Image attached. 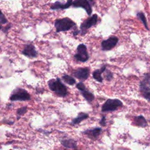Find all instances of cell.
Here are the masks:
<instances>
[{
  "instance_id": "1",
  "label": "cell",
  "mask_w": 150,
  "mask_h": 150,
  "mask_svg": "<svg viewBox=\"0 0 150 150\" xmlns=\"http://www.w3.org/2000/svg\"><path fill=\"white\" fill-rule=\"evenodd\" d=\"M48 86L50 90L54 92L59 97H65L67 94V90L59 78L51 79L48 83Z\"/></svg>"
},
{
  "instance_id": "2",
  "label": "cell",
  "mask_w": 150,
  "mask_h": 150,
  "mask_svg": "<svg viewBox=\"0 0 150 150\" xmlns=\"http://www.w3.org/2000/svg\"><path fill=\"white\" fill-rule=\"evenodd\" d=\"M30 100V96L28 92L21 88H16L13 90L11 97L10 100L13 101H28Z\"/></svg>"
},
{
  "instance_id": "3",
  "label": "cell",
  "mask_w": 150,
  "mask_h": 150,
  "mask_svg": "<svg viewBox=\"0 0 150 150\" xmlns=\"http://www.w3.org/2000/svg\"><path fill=\"white\" fill-rule=\"evenodd\" d=\"M74 25V22L68 18L57 19L54 22V26L57 32L67 31L70 30Z\"/></svg>"
},
{
  "instance_id": "4",
  "label": "cell",
  "mask_w": 150,
  "mask_h": 150,
  "mask_svg": "<svg viewBox=\"0 0 150 150\" xmlns=\"http://www.w3.org/2000/svg\"><path fill=\"white\" fill-rule=\"evenodd\" d=\"M122 106V103L118 99H108L102 105V112L113 111Z\"/></svg>"
},
{
  "instance_id": "5",
  "label": "cell",
  "mask_w": 150,
  "mask_h": 150,
  "mask_svg": "<svg viewBox=\"0 0 150 150\" xmlns=\"http://www.w3.org/2000/svg\"><path fill=\"white\" fill-rule=\"evenodd\" d=\"M77 53L74 55V57L79 62H85L88 59V54L87 52L86 46L83 44H80L77 48Z\"/></svg>"
},
{
  "instance_id": "6",
  "label": "cell",
  "mask_w": 150,
  "mask_h": 150,
  "mask_svg": "<svg viewBox=\"0 0 150 150\" xmlns=\"http://www.w3.org/2000/svg\"><path fill=\"white\" fill-rule=\"evenodd\" d=\"M118 38L115 36H111L108 39L103 40L101 42V47L103 50H109L112 49L118 42Z\"/></svg>"
},
{
  "instance_id": "7",
  "label": "cell",
  "mask_w": 150,
  "mask_h": 150,
  "mask_svg": "<svg viewBox=\"0 0 150 150\" xmlns=\"http://www.w3.org/2000/svg\"><path fill=\"white\" fill-rule=\"evenodd\" d=\"M97 15H93L91 18L86 19L80 26L83 34H84L86 32L87 29L90 28L91 26L95 25L97 23Z\"/></svg>"
},
{
  "instance_id": "8",
  "label": "cell",
  "mask_w": 150,
  "mask_h": 150,
  "mask_svg": "<svg viewBox=\"0 0 150 150\" xmlns=\"http://www.w3.org/2000/svg\"><path fill=\"white\" fill-rule=\"evenodd\" d=\"M89 73H90V70L87 67H84V68H81L80 67L77 69H76L74 71V76L77 78L78 79L80 80H86L88 76H89Z\"/></svg>"
},
{
  "instance_id": "9",
  "label": "cell",
  "mask_w": 150,
  "mask_h": 150,
  "mask_svg": "<svg viewBox=\"0 0 150 150\" xmlns=\"http://www.w3.org/2000/svg\"><path fill=\"white\" fill-rule=\"evenodd\" d=\"M72 5L74 7H81L84 8L88 15L91 13V7L87 0H74L72 3Z\"/></svg>"
},
{
  "instance_id": "10",
  "label": "cell",
  "mask_w": 150,
  "mask_h": 150,
  "mask_svg": "<svg viewBox=\"0 0 150 150\" xmlns=\"http://www.w3.org/2000/svg\"><path fill=\"white\" fill-rule=\"evenodd\" d=\"M23 54L29 57H36L38 56V52H36L35 46L32 44H28L25 46L22 51Z\"/></svg>"
},
{
  "instance_id": "11",
  "label": "cell",
  "mask_w": 150,
  "mask_h": 150,
  "mask_svg": "<svg viewBox=\"0 0 150 150\" xmlns=\"http://www.w3.org/2000/svg\"><path fill=\"white\" fill-rule=\"evenodd\" d=\"M101 131V128H95L94 129H88L83 132V134L91 139H96L100 135Z\"/></svg>"
},
{
  "instance_id": "12",
  "label": "cell",
  "mask_w": 150,
  "mask_h": 150,
  "mask_svg": "<svg viewBox=\"0 0 150 150\" xmlns=\"http://www.w3.org/2000/svg\"><path fill=\"white\" fill-rule=\"evenodd\" d=\"M139 90L142 96L147 100L150 101V88L146 83L142 81L139 84Z\"/></svg>"
},
{
  "instance_id": "13",
  "label": "cell",
  "mask_w": 150,
  "mask_h": 150,
  "mask_svg": "<svg viewBox=\"0 0 150 150\" xmlns=\"http://www.w3.org/2000/svg\"><path fill=\"white\" fill-rule=\"evenodd\" d=\"M73 0H67V2L65 4H62L59 2H56L55 3H54L50 7V8L53 10L54 9H66L69 7H70L73 3Z\"/></svg>"
},
{
  "instance_id": "14",
  "label": "cell",
  "mask_w": 150,
  "mask_h": 150,
  "mask_svg": "<svg viewBox=\"0 0 150 150\" xmlns=\"http://www.w3.org/2000/svg\"><path fill=\"white\" fill-rule=\"evenodd\" d=\"M134 125L140 127H145L147 125V122L144 117L142 115H138L134 117Z\"/></svg>"
},
{
  "instance_id": "15",
  "label": "cell",
  "mask_w": 150,
  "mask_h": 150,
  "mask_svg": "<svg viewBox=\"0 0 150 150\" xmlns=\"http://www.w3.org/2000/svg\"><path fill=\"white\" fill-rule=\"evenodd\" d=\"M106 69V67L105 66H103L101 69H97L96 70H94L93 73V78L97 80L98 82L101 83L103 81V77L101 76V74L104 72V71Z\"/></svg>"
},
{
  "instance_id": "16",
  "label": "cell",
  "mask_w": 150,
  "mask_h": 150,
  "mask_svg": "<svg viewBox=\"0 0 150 150\" xmlns=\"http://www.w3.org/2000/svg\"><path fill=\"white\" fill-rule=\"evenodd\" d=\"M62 145L67 148L76 149L77 148V144L76 141L72 139H66L61 141Z\"/></svg>"
},
{
  "instance_id": "17",
  "label": "cell",
  "mask_w": 150,
  "mask_h": 150,
  "mask_svg": "<svg viewBox=\"0 0 150 150\" xmlns=\"http://www.w3.org/2000/svg\"><path fill=\"white\" fill-rule=\"evenodd\" d=\"M88 117V115L87 114L84 113V112H80L76 118L73 119L71 124L72 125L78 124L82 121L87 119Z\"/></svg>"
},
{
  "instance_id": "18",
  "label": "cell",
  "mask_w": 150,
  "mask_h": 150,
  "mask_svg": "<svg viewBox=\"0 0 150 150\" xmlns=\"http://www.w3.org/2000/svg\"><path fill=\"white\" fill-rule=\"evenodd\" d=\"M81 94L83 95V97L89 103L91 102L94 98V96L93 94V93H91V92H90L88 90H87L86 88H84V89H83L82 90L80 91Z\"/></svg>"
},
{
  "instance_id": "19",
  "label": "cell",
  "mask_w": 150,
  "mask_h": 150,
  "mask_svg": "<svg viewBox=\"0 0 150 150\" xmlns=\"http://www.w3.org/2000/svg\"><path fill=\"white\" fill-rule=\"evenodd\" d=\"M62 79L67 84L69 85H73L76 83V80L75 79L72 77L71 76H70L69 75H64L62 76Z\"/></svg>"
},
{
  "instance_id": "20",
  "label": "cell",
  "mask_w": 150,
  "mask_h": 150,
  "mask_svg": "<svg viewBox=\"0 0 150 150\" xmlns=\"http://www.w3.org/2000/svg\"><path fill=\"white\" fill-rule=\"evenodd\" d=\"M137 16H138V17L140 19V20L142 22V23H144V25L145 27L147 29H148V28L147 25H146V18H145V16L144 14L143 13H142V12H139V13H137Z\"/></svg>"
},
{
  "instance_id": "21",
  "label": "cell",
  "mask_w": 150,
  "mask_h": 150,
  "mask_svg": "<svg viewBox=\"0 0 150 150\" xmlns=\"http://www.w3.org/2000/svg\"><path fill=\"white\" fill-rule=\"evenodd\" d=\"M104 72H105L104 77H105V80H107V81H111L113 78L112 73L110 71H109L108 70H106V69L104 71Z\"/></svg>"
},
{
  "instance_id": "22",
  "label": "cell",
  "mask_w": 150,
  "mask_h": 150,
  "mask_svg": "<svg viewBox=\"0 0 150 150\" xmlns=\"http://www.w3.org/2000/svg\"><path fill=\"white\" fill-rule=\"evenodd\" d=\"M27 111V107H22L21 108H19L17 110V115L18 116H22L23 115V114H25Z\"/></svg>"
},
{
  "instance_id": "23",
  "label": "cell",
  "mask_w": 150,
  "mask_h": 150,
  "mask_svg": "<svg viewBox=\"0 0 150 150\" xmlns=\"http://www.w3.org/2000/svg\"><path fill=\"white\" fill-rule=\"evenodd\" d=\"M6 22H7V19H6L5 15L2 13V12L0 10V29H1V25L5 24Z\"/></svg>"
},
{
  "instance_id": "24",
  "label": "cell",
  "mask_w": 150,
  "mask_h": 150,
  "mask_svg": "<svg viewBox=\"0 0 150 150\" xmlns=\"http://www.w3.org/2000/svg\"><path fill=\"white\" fill-rule=\"evenodd\" d=\"M143 81L148 86L150 87V73H146L145 74L144 79Z\"/></svg>"
},
{
  "instance_id": "25",
  "label": "cell",
  "mask_w": 150,
  "mask_h": 150,
  "mask_svg": "<svg viewBox=\"0 0 150 150\" xmlns=\"http://www.w3.org/2000/svg\"><path fill=\"white\" fill-rule=\"evenodd\" d=\"M76 88L77 89H79L80 91L82 90L83 89H84V88H86L84 84H83V83L82 82H79V83H77V84L76 85Z\"/></svg>"
},
{
  "instance_id": "26",
  "label": "cell",
  "mask_w": 150,
  "mask_h": 150,
  "mask_svg": "<svg viewBox=\"0 0 150 150\" xmlns=\"http://www.w3.org/2000/svg\"><path fill=\"white\" fill-rule=\"evenodd\" d=\"M100 124L102 126H105L106 125V122H105V117H103L100 121Z\"/></svg>"
},
{
  "instance_id": "27",
  "label": "cell",
  "mask_w": 150,
  "mask_h": 150,
  "mask_svg": "<svg viewBox=\"0 0 150 150\" xmlns=\"http://www.w3.org/2000/svg\"><path fill=\"white\" fill-rule=\"evenodd\" d=\"M89 1H90L91 2V1H93V0H89Z\"/></svg>"
},
{
  "instance_id": "28",
  "label": "cell",
  "mask_w": 150,
  "mask_h": 150,
  "mask_svg": "<svg viewBox=\"0 0 150 150\" xmlns=\"http://www.w3.org/2000/svg\"><path fill=\"white\" fill-rule=\"evenodd\" d=\"M9 150H12V149H9Z\"/></svg>"
}]
</instances>
